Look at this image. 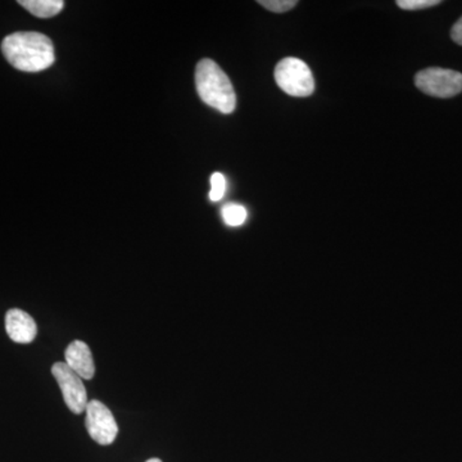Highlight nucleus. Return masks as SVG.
<instances>
[{"label": "nucleus", "mask_w": 462, "mask_h": 462, "mask_svg": "<svg viewBox=\"0 0 462 462\" xmlns=\"http://www.w3.org/2000/svg\"><path fill=\"white\" fill-rule=\"evenodd\" d=\"M18 5H23L33 16L51 18L60 14L65 2L63 0H20Z\"/></svg>", "instance_id": "nucleus-9"}, {"label": "nucleus", "mask_w": 462, "mask_h": 462, "mask_svg": "<svg viewBox=\"0 0 462 462\" xmlns=\"http://www.w3.org/2000/svg\"><path fill=\"white\" fill-rule=\"evenodd\" d=\"M196 87L199 98L209 107L229 115L236 107V96L230 79L215 60H199L196 69Z\"/></svg>", "instance_id": "nucleus-2"}, {"label": "nucleus", "mask_w": 462, "mask_h": 462, "mask_svg": "<svg viewBox=\"0 0 462 462\" xmlns=\"http://www.w3.org/2000/svg\"><path fill=\"white\" fill-rule=\"evenodd\" d=\"M258 5H263L267 11L273 12V14H284V12L296 7L297 2L296 0H260Z\"/></svg>", "instance_id": "nucleus-12"}, {"label": "nucleus", "mask_w": 462, "mask_h": 462, "mask_svg": "<svg viewBox=\"0 0 462 462\" xmlns=\"http://www.w3.org/2000/svg\"><path fill=\"white\" fill-rule=\"evenodd\" d=\"M2 51L14 69L23 72L44 71L56 60L53 42L44 33H11L3 41Z\"/></svg>", "instance_id": "nucleus-1"}, {"label": "nucleus", "mask_w": 462, "mask_h": 462, "mask_svg": "<svg viewBox=\"0 0 462 462\" xmlns=\"http://www.w3.org/2000/svg\"><path fill=\"white\" fill-rule=\"evenodd\" d=\"M247 209L236 203H227L223 208V218L225 224L229 226H240L247 220Z\"/></svg>", "instance_id": "nucleus-10"}, {"label": "nucleus", "mask_w": 462, "mask_h": 462, "mask_svg": "<svg viewBox=\"0 0 462 462\" xmlns=\"http://www.w3.org/2000/svg\"><path fill=\"white\" fill-rule=\"evenodd\" d=\"M85 424L89 436L99 445H112L117 437V422L108 407L100 401L93 400L88 402Z\"/></svg>", "instance_id": "nucleus-6"}, {"label": "nucleus", "mask_w": 462, "mask_h": 462, "mask_svg": "<svg viewBox=\"0 0 462 462\" xmlns=\"http://www.w3.org/2000/svg\"><path fill=\"white\" fill-rule=\"evenodd\" d=\"M5 330L9 338L20 345H29L38 334L35 320L20 309L9 310L5 315Z\"/></svg>", "instance_id": "nucleus-7"}, {"label": "nucleus", "mask_w": 462, "mask_h": 462, "mask_svg": "<svg viewBox=\"0 0 462 462\" xmlns=\"http://www.w3.org/2000/svg\"><path fill=\"white\" fill-rule=\"evenodd\" d=\"M65 357L69 369L78 374L81 379H93L94 374H96V366H94L93 355H91L87 343L75 340L67 346Z\"/></svg>", "instance_id": "nucleus-8"}, {"label": "nucleus", "mask_w": 462, "mask_h": 462, "mask_svg": "<svg viewBox=\"0 0 462 462\" xmlns=\"http://www.w3.org/2000/svg\"><path fill=\"white\" fill-rule=\"evenodd\" d=\"M147 462H162L160 460V458H151V460H148Z\"/></svg>", "instance_id": "nucleus-15"}, {"label": "nucleus", "mask_w": 462, "mask_h": 462, "mask_svg": "<svg viewBox=\"0 0 462 462\" xmlns=\"http://www.w3.org/2000/svg\"><path fill=\"white\" fill-rule=\"evenodd\" d=\"M451 38L456 44L461 45L462 47V17L452 26Z\"/></svg>", "instance_id": "nucleus-14"}, {"label": "nucleus", "mask_w": 462, "mask_h": 462, "mask_svg": "<svg viewBox=\"0 0 462 462\" xmlns=\"http://www.w3.org/2000/svg\"><path fill=\"white\" fill-rule=\"evenodd\" d=\"M225 191H226V179L223 173L215 172L211 176V191H209V199L212 202H218L224 199Z\"/></svg>", "instance_id": "nucleus-11"}, {"label": "nucleus", "mask_w": 462, "mask_h": 462, "mask_svg": "<svg viewBox=\"0 0 462 462\" xmlns=\"http://www.w3.org/2000/svg\"><path fill=\"white\" fill-rule=\"evenodd\" d=\"M415 85L434 98H454L462 91V74L455 69L430 67L416 74Z\"/></svg>", "instance_id": "nucleus-4"}, {"label": "nucleus", "mask_w": 462, "mask_h": 462, "mask_svg": "<svg viewBox=\"0 0 462 462\" xmlns=\"http://www.w3.org/2000/svg\"><path fill=\"white\" fill-rule=\"evenodd\" d=\"M438 5H440L439 0H398L397 2L398 7L406 11H420V9L436 7Z\"/></svg>", "instance_id": "nucleus-13"}, {"label": "nucleus", "mask_w": 462, "mask_h": 462, "mask_svg": "<svg viewBox=\"0 0 462 462\" xmlns=\"http://www.w3.org/2000/svg\"><path fill=\"white\" fill-rule=\"evenodd\" d=\"M51 374H53L60 391H62L63 400H65L69 411L76 413V415L87 411L88 394L83 379L78 374L72 372L66 363L54 364L51 367Z\"/></svg>", "instance_id": "nucleus-5"}, {"label": "nucleus", "mask_w": 462, "mask_h": 462, "mask_svg": "<svg viewBox=\"0 0 462 462\" xmlns=\"http://www.w3.org/2000/svg\"><path fill=\"white\" fill-rule=\"evenodd\" d=\"M275 81L288 96L305 98L315 90L314 75L303 60L287 57L275 67Z\"/></svg>", "instance_id": "nucleus-3"}]
</instances>
